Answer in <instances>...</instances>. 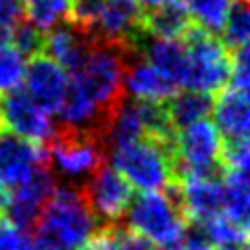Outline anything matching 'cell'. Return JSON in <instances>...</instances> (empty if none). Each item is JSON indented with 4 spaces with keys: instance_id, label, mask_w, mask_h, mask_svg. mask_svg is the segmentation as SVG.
<instances>
[{
    "instance_id": "29",
    "label": "cell",
    "mask_w": 250,
    "mask_h": 250,
    "mask_svg": "<svg viewBox=\"0 0 250 250\" xmlns=\"http://www.w3.org/2000/svg\"><path fill=\"white\" fill-rule=\"evenodd\" d=\"M29 242V233L17 229L9 221H0V250H23Z\"/></svg>"
},
{
    "instance_id": "17",
    "label": "cell",
    "mask_w": 250,
    "mask_h": 250,
    "mask_svg": "<svg viewBox=\"0 0 250 250\" xmlns=\"http://www.w3.org/2000/svg\"><path fill=\"white\" fill-rule=\"evenodd\" d=\"M142 25L146 34L161 40H182L192 21L179 0H165L152 9H142Z\"/></svg>"
},
{
    "instance_id": "8",
    "label": "cell",
    "mask_w": 250,
    "mask_h": 250,
    "mask_svg": "<svg viewBox=\"0 0 250 250\" xmlns=\"http://www.w3.org/2000/svg\"><path fill=\"white\" fill-rule=\"evenodd\" d=\"M0 121H2V127L40 146L48 142L54 134V127H57L50 115H46L42 108H38L31 103L23 88H15L2 96Z\"/></svg>"
},
{
    "instance_id": "11",
    "label": "cell",
    "mask_w": 250,
    "mask_h": 250,
    "mask_svg": "<svg viewBox=\"0 0 250 250\" xmlns=\"http://www.w3.org/2000/svg\"><path fill=\"white\" fill-rule=\"evenodd\" d=\"M46 163L44 146L0 127V184L6 190H15L36 173Z\"/></svg>"
},
{
    "instance_id": "23",
    "label": "cell",
    "mask_w": 250,
    "mask_h": 250,
    "mask_svg": "<svg viewBox=\"0 0 250 250\" xmlns=\"http://www.w3.org/2000/svg\"><path fill=\"white\" fill-rule=\"evenodd\" d=\"M200 223L205 228L207 240L210 246L219 248V246H228V244H248V228L231 221L223 213L210 217L207 221H200Z\"/></svg>"
},
{
    "instance_id": "7",
    "label": "cell",
    "mask_w": 250,
    "mask_h": 250,
    "mask_svg": "<svg viewBox=\"0 0 250 250\" xmlns=\"http://www.w3.org/2000/svg\"><path fill=\"white\" fill-rule=\"evenodd\" d=\"M59 179L52 173L48 163H44L42 167L36 169V173L31 175L25 184L15 188L9 205L4 208V221H9L17 229L25 233H34L40 213L46 205V200L52 196L54 188H57Z\"/></svg>"
},
{
    "instance_id": "21",
    "label": "cell",
    "mask_w": 250,
    "mask_h": 250,
    "mask_svg": "<svg viewBox=\"0 0 250 250\" xmlns=\"http://www.w3.org/2000/svg\"><path fill=\"white\" fill-rule=\"evenodd\" d=\"M250 38V11L248 0H233L229 6V13L225 17L221 29V44L229 52L248 46Z\"/></svg>"
},
{
    "instance_id": "27",
    "label": "cell",
    "mask_w": 250,
    "mask_h": 250,
    "mask_svg": "<svg viewBox=\"0 0 250 250\" xmlns=\"http://www.w3.org/2000/svg\"><path fill=\"white\" fill-rule=\"evenodd\" d=\"M248 85H250V57H248V46H244V48L231 52V73L228 88L248 94Z\"/></svg>"
},
{
    "instance_id": "5",
    "label": "cell",
    "mask_w": 250,
    "mask_h": 250,
    "mask_svg": "<svg viewBox=\"0 0 250 250\" xmlns=\"http://www.w3.org/2000/svg\"><path fill=\"white\" fill-rule=\"evenodd\" d=\"M188 54V73L184 90H196L205 94H219L228 88L231 73V52L200 27L192 25L182 38Z\"/></svg>"
},
{
    "instance_id": "30",
    "label": "cell",
    "mask_w": 250,
    "mask_h": 250,
    "mask_svg": "<svg viewBox=\"0 0 250 250\" xmlns=\"http://www.w3.org/2000/svg\"><path fill=\"white\" fill-rule=\"evenodd\" d=\"M23 19H25V11L21 0H0V25L13 29Z\"/></svg>"
},
{
    "instance_id": "34",
    "label": "cell",
    "mask_w": 250,
    "mask_h": 250,
    "mask_svg": "<svg viewBox=\"0 0 250 250\" xmlns=\"http://www.w3.org/2000/svg\"><path fill=\"white\" fill-rule=\"evenodd\" d=\"M136 2L142 6V9H152V6H159L161 2H165V0H136Z\"/></svg>"
},
{
    "instance_id": "10",
    "label": "cell",
    "mask_w": 250,
    "mask_h": 250,
    "mask_svg": "<svg viewBox=\"0 0 250 250\" xmlns=\"http://www.w3.org/2000/svg\"><path fill=\"white\" fill-rule=\"evenodd\" d=\"M144 31L142 6L136 0H104L103 11L88 36L94 42L138 46V40Z\"/></svg>"
},
{
    "instance_id": "13",
    "label": "cell",
    "mask_w": 250,
    "mask_h": 250,
    "mask_svg": "<svg viewBox=\"0 0 250 250\" xmlns=\"http://www.w3.org/2000/svg\"><path fill=\"white\" fill-rule=\"evenodd\" d=\"M138 50L146 62H150L154 69L169 77L177 88H184L186 73H188V54L182 40H161L150 34L140 36Z\"/></svg>"
},
{
    "instance_id": "12",
    "label": "cell",
    "mask_w": 250,
    "mask_h": 250,
    "mask_svg": "<svg viewBox=\"0 0 250 250\" xmlns=\"http://www.w3.org/2000/svg\"><path fill=\"white\" fill-rule=\"evenodd\" d=\"M92 38L73 21H61L52 29H48L44 42V54L52 59L59 67H62L69 75L80 71L85 57L90 52Z\"/></svg>"
},
{
    "instance_id": "31",
    "label": "cell",
    "mask_w": 250,
    "mask_h": 250,
    "mask_svg": "<svg viewBox=\"0 0 250 250\" xmlns=\"http://www.w3.org/2000/svg\"><path fill=\"white\" fill-rule=\"evenodd\" d=\"M29 244H31V250H69V248L61 246L48 238L38 236V233H29Z\"/></svg>"
},
{
    "instance_id": "19",
    "label": "cell",
    "mask_w": 250,
    "mask_h": 250,
    "mask_svg": "<svg viewBox=\"0 0 250 250\" xmlns=\"http://www.w3.org/2000/svg\"><path fill=\"white\" fill-rule=\"evenodd\" d=\"M221 182H223V215L248 228V215H250L248 171L225 169Z\"/></svg>"
},
{
    "instance_id": "6",
    "label": "cell",
    "mask_w": 250,
    "mask_h": 250,
    "mask_svg": "<svg viewBox=\"0 0 250 250\" xmlns=\"http://www.w3.org/2000/svg\"><path fill=\"white\" fill-rule=\"evenodd\" d=\"M80 192L100 228L121 223L125 210L134 198V188L108 163L100 165L85 179Z\"/></svg>"
},
{
    "instance_id": "18",
    "label": "cell",
    "mask_w": 250,
    "mask_h": 250,
    "mask_svg": "<svg viewBox=\"0 0 250 250\" xmlns=\"http://www.w3.org/2000/svg\"><path fill=\"white\" fill-rule=\"evenodd\" d=\"M213 98H215L213 94H205L196 90L175 92L165 103L171 125L175 127V131L184 129L196 121L207 119V115L213 108Z\"/></svg>"
},
{
    "instance_id": "4",
    "label": "cell",
    "mask_w": 250,
    "mask_h": 250,
    "mask_svg": "<svg viewBox=\"0 0 250 250\" xmlns=\"http://www.w3.org/2000/svg\"><path fill=\"white\" fill-rule=\"evenodd\" d=\"M175 142H159L142 138L138 142L125 144L108 150L106 163L127 179L131 188L142 192H161L175 182L173 179Z\"/></svg>"
},
{
    "instance_id": "26",
    "label": "cell",
    "mask_w": 250,
    "mask_h": 250,
    "mask_svg": "<svg viewBox=\"0 0 250 250\" xmlns=\"http://www.w3.org/2000/svg\"><path fill=\"white\" fill-rule=\"evenodd\" d=\"M221 163L225 169L248 171L250 165L248 140H221Z\"/></svg>"
},
{
    "instance_id": "25",
    "label": "cell",
    "mask_w": 250,
    "mask_h": 250,
    "mask_svg": "<svg viewBox=\"0 0 250 250\" xmlns=\"http://www.w3.org/2000/svg\"><path fill=\"white\" fill-rule=\"evenodd\" d=\"M25 73V59L13 46L0 48V94L19 88Z\"/></svg>"
},
{
    "instance_id": "1",
    "label": "cell",
    "mask_w": 250,
    "mask_h": 250,
    "mask_svg": "<svg viewBox=\"0 0 250 250\" xmlns=\"http://www.w3.org/2000/svg\"><path fill=\"white\" fill-rule=\"evenodd\" d=\"M123 228L148 240L159 250L182 246V233L188 223L182 208L179 184L171 182L161 192H142L131 198L123 215Z\"/></svg>"
},
{
    "instance_id": "36",
    "label": "cell",
    "mask_w": 250,
    "mask_h": 250,
    "mask_svg": "<svg viewBox=\"0 0 250 250\" xmlns=\"http://www.w3.org/2000/svg\"><path fill=\"white\" fill-rule=\"evenodd\" d=\"M173 250H213V246H198V248H186V246H179Z\"/></svg>"
},
{
    "instance_id": "20",
    "label": "cell",
    "mask_w": 250,
    "mask_h": 250,
    "mask_svg": "<svg viewBox=\"0 0 250 250\" xmlns=\"http://www.w3.org/2000/svg\"><path fill=\"white\" fill-rule=\"evenodd\" d=\"M190 17L192 25L210 36H219L233 0H179Z\"/></svg>"
},
{
    "instance_id": "22",
    "label": "cell",
    "mask_w": 250,
    "mask_h": 250,
    "mask_svg": "<svg viewBox=\"0 0 250 250\" xmlns=\"http://www.w3.org/2000/svg\"><path fill=\"white\" fill-rule=\"evenodd\" d=\"M27 21L42 31L52 29L57 23L67 21L71 15V0H21Z\"/></svg>"
},
{
    "instance_id": "35",
    "label": "cell",
    "mask_w": 250,
    "mask_h": 250,
    "mask_svg": "<svg viewBox=\"0 0 250 250\" xmlns=\"http://www.w3.org/2000/svg\"><path fill=\"white\" fill-rule=\"evenodd\" d=\"M217 250H248V244H228V246H219Z\"/></svg>"
},
{
    "instance_id": "37",
    "label": "cell",
    "mask_w": 250,
    "mask_h": 250,
    "mask_svg": "<svg viewBox=\"0 0 250 250\" xmlns=\"http://www.w3.org/2000/svg\"><path fill=\"white\" fill-rule=\"evenodd\" d=\"M23 250H31V244H29V242H27V244H25V248H23Z\"/></svg>"
},
{
    "instance_id": "38",
    "label": "cell",
    "mask_w": 250,
    "mask_h": 250,
    "mask_svg": "<svg viewBox=\"0 0 250 250\" xmlns=\"http://www.w3.org/2000/svg\"><path fill=\"white\" fill-rule=\"evenodd\" d=\"M0 127H2V121H0Z\"/></svg>"
},
{
    "instance_id": "28",
    "label": "cell",
    "mask_w": 250,
    "mask_h": 250,
    "mask_svg": "<svg viewBox=\"0 0 250 250\" xmlns=\"http://www.w3.org/2000/svg\"><path fill=\"white\" fill-rule=\"evenodd\" d=\"M113 238H115V250H156L148 240L127 231L121 223L113 225Z\"/></svg>"
},
{
    "instance_id": "16",
    "label": "cell",
    "mask_w": 250,
    "mask_h": 250,
    "mask_svg": "<svg viewBox=\"0 0 250 250\" xmlns=\"http://www.w3.org/2000/svg\"><path fill=\"white\" fill-rule=\"evenodd\" d=\"M179 184L182 208L188 221H207L223 213L221 179H184Z\"/></svg>"
},
{
    "instance_id": "3",
    "label": "cell",
    "mask_w": 250,
    "mask_h": 250,
    "mask_svg": "<svg viewBox=\"0 0 250 250\" xmlns=\"http://www.w3.org/2000/svg\"><path fill=\"white\" fill-rule=\"evenodd\" d=\"M44 152L57 179L73 188H82L94 171L104 165L108 156L104 140L98 134L61 123H57L52 138L44 144Z\"/></svg>"
},
{
    "instance_id": "2",
    "label": "cell",
    "mask_w": 250,
    "mask_h": 250,
    "mask_svg": "<svg viewBox=\"0 0 250 250\" xmlns=\"http://www.w3.org/2000/svg\"><path fill=\"white\" fill-rule=\"evenodd\" d=\"M100 229L92 210L85 205L80 188L57 184L52 196L38 219L34 233L44 236L69 250H82Z\"/></svg>"
},
{
    "instance_id": "32",
    "label": "cell",
    "mask_w": 250,
    "mask_h": 250,
    "mask_svg": "<svg viewBox=\"0 0 250 250\" xmlns=\"http://www.w3.org/2000/svg\"><path fill=\"white\" fill-rule=\"evenodd\" d=\"M9 198H11V194H9V190L0 184V215L4 213V208H6V205H9Z\"/></svg>"
},
{
    "instance_id": "15",
    "label": "cell",
    "mask_w": 250,
    "mask_h": 250,
    "mask_svg": "<svg viewBox=\"0 0 250 250\" xmlns=\"http://www.w3.org/2000/svg\"><path fill=\"white\" fill-rule=\"evenodd\" d=\"M123 88L125 96H131L134 100H156V103H167L177 92V85L150 62H146L144 57H138L127 65Z\"/></svg>"
},
{
    "instance_id": "33",
    "label": "cell",
    "mask_w": 250,
    "mask_h": 250,
    "mask_svg": "<svg viewBox=\"0 0 250 250\" xmlns=\"http://www.w3.org/2000/svg\"><path fill=\"white\" fill-rule=\"evenodd\" d=\"M11 31H13L11 27H2V25H0V48L11 44Z\"/></svg>"
},
{
    "instance_id": "24",
    "label": "cell",
    "mask_w": 250,
    "mask_h": 250,
    "mask_svg": "<svg viewBox=\"0 0 250 250\" xmlns=\"http://www.w3.org/2000/svg\"><path fill=\"white\" fill-rule=\"evenodd\" d=\"M11 42H15L13 48H17L23 59L25 57H38L44 54V42H46V31L36 27L34 23L23 19L21 23L13 27L11 31Z\"/></svg>"
},
{
    "instance_id": "14",
    "label": "cell",
    "mask_w": 250,
    "mask_h": 250,
    "mask_svg": "<svg viewBox=\"0 0 250 250\" xmlns=\"http://www.w3.org/2000/svg\"><path fill=\"white\" fill-rule=\"evenodd\" d=\"M213 119L215 129L221 140H248L250 131V111H248V94L223 88L213 98Z\"/></svg>"
},
{
    "instance_id": "9",
    "label": "cell",
    "mask_w": 250,
    "mask_h": 250,
    "mask_svg": "<svg viewBox=\"0 0 250 250\" xmlns=\"http://www.w3.org/2000/svg\"><path fill=\"white\" fill-rule=\"evenodd\" d=\"M23 92L46 115H57L69 90V73L46 54L31 57L23 73Z\"/></svg>"
}]
</instances>
